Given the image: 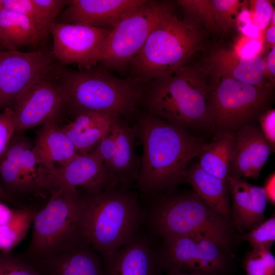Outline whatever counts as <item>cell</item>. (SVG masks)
<instances>
[{"label": "cell", "instance_id": "1", "mask_svg": "<svg viewBox=\"0 0 275 275\" xmlns=\"http://www.w3.org/2000/svg\"><path fill=\"white\" fill-rule=\"evenodd\" d=\"M136 120L133 128L143 148L137 188L150 196L173 189L185 180L188 163L206 143L147 112L136 115Z\"/></svg>", "mask_w": 275, "mask_h": 275}, {"label": "cell", "instance_id": "2", "mask_svg": "<svg viewBox=\"0 0 275 275\" xmlns=\"http://www.w3.org/2000/svg\"><path fill=\"white\" fill-rule=\"evenodd\" d=\"M214 75L191 61L146 85L142 102L147 113L183 127H210L209 96Z\"/></svg>", "mask_w": 275, "mask_h": 275}, {"label": "cell", "instance_id": "3", "mask_svg": "<svg viewBox=\"0 0 275 275\" xmlns=\"http://www.w3.org/2000/svg\"><path fill=\"white\" fill-rule=\"evenodd\" d=\"M57 82L74 115L83 112L117 114L124 119L134 114L148 82L128 75L118 77L101 65L73 70L52 67Z\"/></svg>", "mask_w": 275, "mask_h": 275}, {"label": "cell", "instance_id": "4", "mask_svg": "<svg viewBox=\"0 0 275 275\" xmlns=\"http://www.w3.org/2000/svg\"><path fill=\"white\" fill-rule=\"evenodd\" d=\"M146 209L149 233L159 237L169 235H191L208 238L232 254L239 242L232 220L215 212L194 191L154 196Z\"/></svg>", "mask_w": 275, "mask_h": 275}, {"label": "cell", "instance_id": "5", "mask_svg": "<svg viewBox=\"0 0 275 275\" xmlns=\"http://www.w3.org/2000/svg\"><path fill=\"white\" fill-rule=\"evenodd\" d=\"M208 34L177 15L168 2L143 46L130 64L129 76L149 82L191 61L206 48Z\"/></svg>", "mask_w": 275, "mask_h": 275}, {"label": "cell", "instance_id": "6", "mask_svg": "<svg viewBox=\"0 0 275 275\" xmlns=\"http://www.w3.org/2000/svg\"><path fill=\"white\" fill-rule=\"evenodd\" d=\"M80 194L87 208V239L100 256L130 241L146 224V209L130 188Z\"/></svg>", "mask_w": 275, "mask_h": 275}, {"label": "cell", "instance_id": "7", "mask_svg": "<svg viewBox=\"0 0 275 275\" xmlns=\"http://www.w3.org/2000/svg\"><path fill=\"white\" fill-rule=\"evenodd\" d=\"M49 193L33 220L31 240L22 256L27 261L59 255L88 240L87 208L80 193L60 188Z\"/></svg>", "mask_w": 275, "mask_h": 275}, {"label": "cell", "instance_id": "8", "mask_svg": "<svg viewBox=\"0 0 275 275\" xmlns=\"http://www.w3.org/2000/svg\"><path fill=\"white\" fill-rule=\"evenodd\" d=\"M273 98V88L215 76L209 96L210 127L216 136L234 135L243 125L258 122Z\"/></svg>", "mask_w": 275, "mask_h": 275}, {"label": "cell", "instance_id": "9", "mask_svg": "<svg viewBox=\"0 0 275 275\" xmlns=\"http://www.w3.org/2000/svg\"><path fill=\"white\" fill-rule=\"evenodd\" d=\"M159 259L163 271L200 275H233L235 255L212 240L191 235L160 237Z\"/></svg>", "mask_w": 275, "mask_h": 275}, {"label": "cell", "instance_id": "10", "mask_svg": "<svg viewBox=\"0 0 275 275\" xmlns=\"http://www.w3.org/2000/svg\"><path fill=\"white\" fill-rule=\"evenodd\" d=\"M168 2L148 0L127 13L102 41L98 63L110 71H128Z\"/></svg>", "mask_w": 275, "mask_h": 275}, {"label": "cell", "instance_id": "11", "mask_svg": "<svg viewBox=\"0 0 275 275\" xmlns=\"http://www.w3.org/2000/svg\"><path fill=\"white\" fill-rule=\"evenodd\" d=\"M38 187L49 193L64 188L93 193L119 187L98 152L79 154L66 163L51 170L39 166Z\"/></svg>", "mask_w": 275, "mask_h": 275}, {"label": "cell", "instance_id": "12", "mask_svg": "<svg viewBox=\"0 0 275 275\" xmlns=\"http://www.w3.org/2000/svg\"><path fill=\"white\" fill-rule=\"evenodd\" d=\"M52 67L39 76L15 102L12 109L15 132H22L57 119L67 107Z\"/></svg>", "mask_w": 275, "mask_h": 275}, {"label": "cell", "instance_id": "13", "mask_svg": "<svg viewBox=\"0 0 275 275\" xmlns=\"http://www.w3.org/2000/svg\"><path fill=\"white\" fill-rule=\"evenodd\" d=\"M52 52L0 50V107L17 99L54 64Z\"/></svg>", "mask_w": 275, "mask_h": 275}, {"label": "cell", "instance_id": "14", "mask_svg": "<svg viewBox=\"0 0 275 275\" xmlns=\"http://www.w3.org/2000/svg\"><path fill=\"white\" fill-rule=\"evenodd\" d=\"M110 31L56 22L49 29L53 41L52 53L62 65H76L81 69L95 66L99 47Z\"/></svg>", "mask_w": 275, "mask_h": 275}, {"label": "cell", "instance_id": "15", "mask_svg": "<svg viewBox=\"0 0 275 275\" xmlns=\"http://www.w3.org/2000/svg\"><path fill=\"white\" fill-rule=\"evenodd\" d=\"M155 237L141 231L129 242L100 256L102 275H161L163 270Z\"/></svg>", "mask_w": 275, "mask_h": 275}, {"label": "cell", "instance_id": "16", "mask_svg": "<svg viewBox=\"0 0 275 275\" xmlns=\"http://www.w3.org/2000/svg\"><path fill=\"white\" fill-rule=\"evenodd\" d=\"M23 133L15 132L0 163L2 184L11 197L39 189V165L33 146Z\"/></svg>", "mask_w": 275, "mask_h": 275}, {"label": "cell", "instance_id": "17", "mask_svg": "<svg viewBox=\"0 0 275 275\" xmlns=\"http://www.w3.org/2000/svg\"><path fill=\"white\" fill-rule=\"evenodd\" d=\"M201 62L216 76L261 87L274 88L267 76L264 58L261 54L243 57L236 49L219 47L211 50Z\"/></svg>", "mask_w": 275, "mask_h": 275}, {"label": "cell", "instance_id": "18", "mask_svg": "<svg viewBox=\"0 0 275 275\" xmlns=\"http://www.w3.org/2000/svg\"><path fill=\"white\" fill-rule=\"evenodd\" d=\"M148 0H71L59 22L111 30L129 12Z\"/></svg>", "mask_w": 275, "mask_h": 275}, {"label": "cell", "instance_id": "19", "mask_svg": "<svg viewBox=\"0 0 275 275\" xmlns=\"http://www.w3.org/2000/svg\"><path fill=\"white\" fill-rule=\"evenodd\" d=\"M230 174L256 179L274 148L256 123L243 125L234 134Z\"/></svg>", "mask_w": 275, "mask_h": 275}, {"label": "cell", "instance_id": "20", "mask_svg": "<svg viewBox=\"0 0 275 275\" xmlns=\"http://www.w3.org/2000/svg\"><path fill=\"white\" fill-rule=\"evenodd\" d=\"M27 261L43 275L102 274L101 257L88 240L59 255Z\"/></svg>", "mask_w": 275, "mask_h": 275}, {"label": "cell", "instance_id": "21", "mask_svg": "<svg viewBox=\"0 0 275 275\" xmlns=\"http://www.w3.org/2000/svg\"><path fill=\"white\" fill-rule=\"evenodd\" d=\"M116 146L107 169L120 187L130 188L138 179L141 164L135 151L136 137L133 127L117 115L113 124Z\"/></svg>", "mask_w": 275, "mask_h": 275}, {"label": "cell", "instance_id": "22", "mask_svg": "<svg viewBox=\"0 0 275 275\" xmlns=\"http://www.w3.org/2000/svg\"><path fill=\"white\" fill-rule=\"evenodd\" d=\"M117 114L101 112H83L62 129L79 154L93 151L111 130Z\"/></svg>", "mask_w": 275, "mask_h": 275}, {"label": "cell", "instance_id": "23", "mask_svg": "<svg viewBox=\"0 0 275 275\" xmlns=\"http://www.w3.org/2000/svg\"><path fill=\"white\" fill-rule=\"evenodd\" d=\"M57 121L53 119L43 124L33 146L38 165L46 170L62 166L79 154Z\"/></svg>", "mask_w": 275, "mask_h": 275}, {"label": "cell", "instance_id": "24", "mask_svg": "<svg viewBox=\"0 0 275 275\" xmlns=\"http://www.w3.org/2000/svg\"><path fill=\"white\" fill-rule=\"evenodd\" d=\"M47 35L30 19L2 6L0 10V45L8 50L36 45Z\"/></svg>", "mask_w": 275, "mask_h": 275}, {"label": "cell", "instance_id": "25", "mask_svg": "<svg viewBox=\"0 0 275 275\" xmlns=\"http://www.w3.org/2000/svg\"><path fill=\"white\" fill-rule=\"evenodd\" d=\"M185 180L205 204L232 220L230 194L226 181L207 173L198 163L188 168Z\"/></svg>", "mask_w": 275, "mask_h": 275}, {"label": "cell", "instance_id": "26", "mask_svg": "<svg viewBox=\"0 0 275 275\" xmlns=\"http://www.w3.org/2000/svg\"><path fill=\"white\" fill-rule=\"evenodd\" d=\"M37 210L11 208L0 201V251L10 252L25 236Z\"/></svg>", "mask_w": 275, "mask_h": 275}, {"label": "cell", "instance_id": "27", "mask_svg": "<svg viewBox=\"0 0 275 275\" xmlns=\"http://www.w3.org/2000/svg\"><path fill=\"white\" fill-rule=\"evenodd\" d=\"M234 135L216 136L206 143L198 156L200 167L210 174L226 181L230 174V165L234 146Z\"/></svg>", "mask_w": 275, "mask_h": 275}, {"label": "cell", "instance_id": "28", "mask_svg": "<svg viewBox=\"0 0 275 275\" xmlns=\"http://www.w3.org/2000/svg\"><path fill=\"white\" fill-rule=\"evenodd\" d=\"M226 182L232 199V221L237 232L241 234L247 232L251 208L248 182L243 178L233 175L228 176Z\"/></svg>", "mask_w": 275, "mask_h": 275}, {"label": "cell", "instance_id": "29", "mask_svg": "<svg viewBox=\"0 0 275 275\" xmlns=\"http://www.w3.org/2000/svg\"><path fill=\"white\" fill-rule=\"evenodd\" d=\"M176 2L182 11L184 18L198 25L207 34L222 35L215 20L211 0H178Z\"/></svg>", "mask_w": 275, "mask_h": 275}, {"label": "cell", "instance_id": "30", "mask_svg": "<svg viewBox=\"0 0 275 275\" xmlns=\"http://www.w3.org/2000/svg\"><path fill=\"white\" fill-rule=\"evenodd\" d=\"M216 25L222 35L232 32L237 26L242 8L239 0H211Z\"/></svg>", "mask_w": 275, "mask_h": 275}, {"label": "cell", "instance_id": "31", "mask_svg": "<svg viewBox=\"0 0 275 275\" xmlns=\"http://www.w3.org/2000/svg\"><path fill=\"white\" fill-rule=\"evenodd\" d=\"M242 266L245 275H275V257L270 249H252L245 255Z\"/></svg>", "mask_w": 275, "mask_h": 275}, {"label": "cell", "instance_id": "32", "mask_svg": "<svg viewBox=\"0 0 275 275\" xmlns=\"http://www.w3.org/2000/svg\"><path fill=\"white\" fill-rule=\"evenodd\" d=\"M238 239L239 242L248 241L252 249H270L275 241L274 214L250 231L239 234Z\"/></svg>", "mask_w": 275, "mask_h": 275}, {"label": "cell", "instance_id": "33", "mask_svg": "<svg viewBox=\"0 0 275 275\" xmlns=\"http://www.w3.org/2000/svg\"><path fill=\"white\" fill-rule=\"evenodd\" d=\"M0 275H43L22 256L0 251Z\"/></svg>", "mask_w": 275, "mask_h": 275}, {"label": "cell", "instance_id": "34", "mask_svg": "<svg viewBox=\"0 0 275 275\" xmlns=\"http://www.w3.org/2000/svg\"><path fill=\"white\" fill-rule=\"evenodd\" d=\"M248 189L251 203L247 232L265 220L264 212L267 204L266 194L262 186L248 182Z\"/></svg>", "mask_w": 275, "mask_h": 275}, {"label": "cell", "instance_id": "35", "mask_svg": "<svg viewBox=\"0 0 275 275\" xmlns=\"http://www.w3.org/2000/svg\"><path fill=\"white\" fill-rule=\"evenodd\" d=\"M2 6L26 16L47 36L48 35L50 26L32 0H2Z\"/></svg>", "mask_w": 275, "mask_h": 275}, {"label": "cell", "instance_id": "36", "mask_svg": "<svg viewBox=\"0 0 275 275\" xmlns=\"http://www.w3.org/2000/svg\"><path fill=\"white\" fill-rule=\"evenodd\" d=\"M253 13V25L258 31H263L269 25L274 12L271 3L267 0L250 1Z\"/></svg>", "mask_w": 275, "mask_h": 275}, {"label": "cell", "instance_id": "37", "mask_svg": "<svg viewBox=\"0 0 275 275\" xmlns=\"http://www.w3.org/2000/svg\"><path fill=\"white\" fill-rule=\"evenodd\" d=\"M70 1L68 0H32L33 3L49 26L56 22V18Z\"/></svg>", "mask_w": 275, "mask_h": 275}, {"label": "cell", "instance_id": "38", "mask_svg": "<svg viewBox=\"0 0 275 275\" xmlns=\"http://www.w3.org/2000/svg\"><path fill=\"white\" fill-rule=\"evenodd\" d=\"M15 132L13 109L7 107L0 113V163L6 149Z\"/></svg>", "mask_w": 275, "mask_h": 275}, {"label": "cell", "instance_id": "39", "mask_svg": "<svg viewBox=\"0 0 275 275\" xmlns=\"http://www.w3.org/2000/svg\"><path fill=\"white\" fill-rule=\"evenodd\" d=\"M259 127L266 139L275 147V109L269 108L259 118Z\"/></svg>", "mask_w": 275, "mask_h": 275}, {"label": "cell", "instance_id": "40", "mask_svg": "<svg viewBox=\"0 0 275 275\" xmlns=\"http://www.w3.org/2000/svg\"><path fill=\"white\" fill-rule=\"evenodd\" d=\"M115 146V137L112 125L111 130L95 149L102 159L106 168L112 159Z\"/></svg>", "mask_w": 275, "mask_h": 275}, {"label": "cell", "instance_id": "41", "mask_svg": "<svg viewBox=\"0 0 275 275\" xmlns=\"http://www.w3.org/2000/svg\"><path fill=\"white\" fill-rule=\"evenodd\" d=\"M265 71L268 79L274 87L275 82V45L273 46L264 58Z\"/></svg>", "mask_w": 275, "mask_h": 275}, {"label": "cell", "instance_id": "42", "mask_svg": "<svg viewBox=\"0 0 275 275\" xmlns=\"http://www.w3.org/2000/svg\"><path fill=\"white\" fill-rule=\"evenodd\" d=\"M265 193L267 203L272 205L275 204V173H271L265 181L262 186Z\"/></svg>", "mask_w": 275, "mask_h": 275}, {"label": "cell", "instance_id": "43", "mask_svg": "<svg viewBox=\"0 0 275 275\" xmlns=\"http://www.w3.org/2000/svg\"><path fill=\"white\" fill-rule=\"evenodd\" d=\"M265 39L267 44L275 45V25L271 24L265 32Z\"/></svg>", "mask_w": 275, "mask_h": 275}, {"label": "cell", "instance_id": "44", "mask_svg": "<svg viewBox=\"0 0 275 275\" xmlns=\"http://www.w3.org/2000/svg\"><path fill=\"white\" fill-rule=\"evenodd\" d=\"M0 201L3 202H8L10 203H14L15 205H16V203L14 201V198L7 192L1 183H0Z\"/></svg>", "mask_w": 275, "mask_h": 275}, {"label": "cell", "instance_id": "45", "mask_svg": "<svg viewBox=\"0 0 275 275\" xmlns=\"http://www.w3.org/2000/svg\"><path fill=\"white\" fill-rule=\"evenodd\" d=\"M167 275H200L198 273H185V272H174L170 271L167 272Z\"/></svg>", "mask_w": 275, "mask_h": 275}, {"label": "cell", "instance_id": "46", "mask_svg": "<svg viewBox=\"0 0 275 275\" xmlns=\"http://www.w3.org/2000/svg\"><path fill=\"white\" fill-rule=\"evenodd\" d=\"M2 7V0H0V10Z\"/></svg>", "mask_w": 275, "mask_h": 275}]
</instances>
